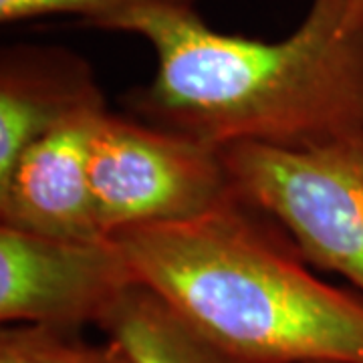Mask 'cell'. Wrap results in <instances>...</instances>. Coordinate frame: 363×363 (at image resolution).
I'll use <instances>...</instances> for the list:
<instances>
[{"label":"cell","instance_id":"cell-1","mask_svg":"<svg viewBox=\"0 0 363 363\" xmlns=\"http://www.w3.org/2000/svg\"><path fill=\"white\" fill-rule=\"evenodd\" d=\"M117 33L152 47L156 71L130 116L210 145L313 150L363 131V6L311 0L281 40L226 35L198 11H147Z\"/></svg>","mask_w":363,"mask_h":363},{"label":"cell","instance_id":"cell-2","mask_svg":"<svg viewBox=\"0 0 363 363\" xmlns=\"http://www.w3.org/2000/svg\"><path fill=\"white\" fill-rule=\"evenodd\" d=\"M138 285L245 363H363V301L315 277L236 194L200 218L116 233Z\"/></svg>","mask_w":363,"mask_h":363},{"label":"cell","instance_id":"cell-3","mask_svg":"<svg viewBox=\"0 0 363 363\" xmlns=\"http://www.w3.org/2000/svg\"><path fill=\"white\" fill-rule=\"evenodd\" d=\"M222 156L236 194L363 293V131L313 150L228 143Z\"/></svg>","mask_w":363,"mask_h":363},{"label":"cell","instance_id":"cell-4","mask_svg":"<svg viewBox=\"0 0 363 363\" xmlns=\"http://www.w3.org/2000/svg\"><path fill=\"white\" fill-rule=\"evenodd\" d=\"M89 180L104 236L200 218L236 196L222 147L105 111L91 142Z\"/></svg>","mask_w":363,"mask_h":363},{"label":"cell","instance_id":"cell-5","mask_svg":"<svg viewBox=\"0 0 363 363\" xmlns=\"http://www.w3.org/2000/svg\"><path fill=\"white\" fill-rule=\"evenodd\" d=\"M138 285L113 238L69 240L0 226V321L104 327Z\"/></svg>","mask_w":363,"mask_h":363},{"label":"cell","instance_id":"cell-6","mask_svg":"<svg viewBox=\"0 0 363 363\" xmlns=\"http://www.w3.org/2000/svg\"><path fill=\"white\" fill-rule=\"evenodd\" d=\"M107 105L81 109L28 145L0 178V226L97 240L101 233L89 180L91 142Z\"/></svg>","mask_w":363,"mask_h":363},{"label":"cell","instance_id":"cell-7","mask_svg":"<svg viewBox=\"0 0 363 363\" xmlns=\"http://www.w3.org/2000/svg\"><path fill=\"white\" fill-rule=\"evenodd\" d=\"M105 105L91 63L61 45L13 43L0 51V178L28 145L81 109Z\"/></svg>","mask_w":363,"mask_h":363},{"label":"cell","instance_id":"cell-8","mask_svg":"<svg viewBox=\"0 0 363 363\" xmlns=\"http://www.w3.org/2000/svg\"><path fill=\"white\" fill-rule=\"evenodd\" d=\"M135 363H245L218 350L143 285L119 301L101 327Z\"/></svg>","mask_w":363,"mask_h":363},{"label":"cell","instance_id":"cell-9","mask_svg":"<svg viewBox=\"0 0 363 363\" xmlns=\"http://www.w3.org/2000/svg\"><path fill=\"white\" fill-rule=\"evenodd\" d=\"M77 333L47 325H4L0 363H135L116 339L93 345L79 339Z\"/></svg>","mask_w":363,"mask_h":363},{"label":"cell","instance_id":"cell-10","mask_svg":"<svg viewBox=\"0 0 363 363\" xmlns=\"http://www.w3.org/2000/svg\"><path fill=\"white\" fill-rule=\"evenodd\" d=\"M147 11H196V0H0V23L69 14L81 25L117 33L128 18Z\"/></svg>","mask_w":363,"mask_h":363},{"label":"cell","instance_id":"cell-11","mask_svg":"<svg viewBox=\"0 0 363 363\" xmlns=\"http://www.w3.org/2000/svg\"><path fill=\"white\" fill-rule=\"evenodd\" d=\"M355 2H359V4H363V0H355Z\"/></svg>","mask_w":363,"mask_h":363}]
</instances>
